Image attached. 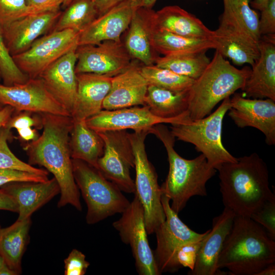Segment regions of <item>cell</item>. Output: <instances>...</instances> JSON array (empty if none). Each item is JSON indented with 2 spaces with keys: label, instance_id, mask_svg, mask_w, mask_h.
I'll list each match as a JSON object with an SVG mask.
<instances>
[{
  "label": "cell",
  "instance_id": "obj_37",
  "mask_svg": "<svg viewBox=\"0 0 275 275\" xmlns=\"http://www.w3.org/2000/svg\"><path fill=\"white\" fill-rule=\"evenodd\" d=\"M0 73L3 85L6 86L23 84L30 78L15 64L7 49L1 31Z\"/></svg>",
  "mask_w": 275,
  "mask_h": 275
},
{
  "label": "cell",
  "instance_id": "obj_32",
  "mask_svg": "<svg viewBox=\"0 0 275 275\" xmlns=\"http://www.w3.org/2000/svg\"><path fill=\"white\" fill-rule=\"evenodd\" d=\"M128 29L124 44L130 56L144 65L154 64L157 56L153 54L154 50L140 7L135 13Z\"/></svg>",
  "mask_w": 275,
  "mask_h": 275
},
{
  "label": "cell",
  "instance_id": "obj_13",
  "mask_svg": "<svg viewBox=\"0 0 275 275\" xmlns=\"http://www.w3.org/2000/svg\"><path fill=\"white\" fill-rule=\"evenodd\" d=\"M213 32L214 49L235 65L249 64L252 66L259 58V42L230 9L224 8L219 25Z\"/></svg>",
  "mask_w": 275,
  "mask_h": 275
},
{
  "label": "cell",
  "instance_id": "obj_9",
  "mask_svg": "<svg viewBox=\"0 0 275 275\" xmlns=\"http://www.w3.org/2000/svg\"><path fill=\"white\" fill-rule=\"evenodd\" d=\"M79 33L71 29L50 31L37 39L26 50L12 58L30 78H38L61 57L77 49Z\"/></svg>",
  "mask_w": 275,
  "mask_h": 275
},
{
  "label": "cell",
  "instance_id": "obj_10",
  "mask_svg": "<svg viewBox=\"0 0 275 275\" xmlns=\"http://www.w3.org/2000/svg\"><path fill=\"white\" fill-rule=\"evenodd\" d=\"M98 133L103 141L104 150L97 161V169L122 191L134 194V181L130 175L134 157L129 133L126 130Z\"/></svg>",
  "mask_w": 275,
  "mask_h": 275
},
{
  "label": "cell",
  "instance_id": "obj_43",
  "mask_svg": "<svg viewBox=\"0 0 275 275\" xmlns=\"http://www.w3.org/2000/svg\"><path fill=\"white\" fill-rule=\"evenodd\" d=\"M29 112H19L14 116L13 115L5 127L11 129H16L26 127H35L39 129L42 128V122L40 114H35Z\"/></svg>",
  "mask_w": 275,
  "mask_h": 275
},
{
  "label": "cell",
  "instance_id": "obj_36",
  "mask_svg": "<svg viewBox=\"0 0 275 275\" xmlns=\"http://www.w3.org/2000/svg\"><path fill=\"white\" fill-rule=\"evenodd\" d=\"M224 8L230 9L252 37L259 42L261 36L259 31V18L253 10L249 0H223Z\"/></svg>",
  "mask_w": 275,
  "mask_h": 275
},
{
  "label": "cell",
  "instance_id": "obj_49",
  "mask_svg": "<svg viewBox=\"0 0 275 275\" xmlns=\"http://www.w3.org/2000/svg\"><path fill=\"white\" fill-rule=\"evenodd\" d=\"M14 112L15 109L10 106L5 105L3 106L0 110V128L7 124Z\"/></svg>",
  "mask_w": 275,
  "mask_h": 275
},
{
  "label": "cell",
  "instance_id": "obj_14",
  "mask_svg": "<svg viewBox=\"0 0 275 275\" xmlns=\"http://www.w3.org/2000/svg\"><path fill=\"white\" fill-rule=\"evenodd\" d=\"M0 104L15 111L71 116L69 112L49 93L42 80L29 78L12 86L0 84Z\"/></svg>",
  "mask_w": 275,
  "mask_h": 275
},
{
  "label": "cell",
  "instance_id": "obj_40",
  "mask_svg": "<svg viewBox=\"0 0 275 275\" xmlns=\"http://www.w3.org/2000/svg\"><path fill=\"white\" fill-rule=\"evenodd\" d=\"M250 217L262 226L268 236L275 241V197L266 201Z\"/></svg>",
  "mask_w": 275,
  "mask_h": 275
},
{
  "label": "cell",
  "instance_id": "obj_6",
  "mask_svg": "<svg viewBox=\"0 0 275 275\" xmlns=\"http://www.w3.org/2000/svg\"><path fill=\"white\" fill-rule=\"evenodd\" d=\"M76 184L87 205L86 219L95 224L116 213H122L130 202L119 187L99 170L88 163L72 159Z\"/></svg>",
  "mask_w": 275,
  "mask_h": 275
},
{
  "label": "cell",
  "instance_id": "obj_19",
  "mask_svg": "<svg viewBox=\"0 0 275 275\" xmlns=\"http://www.w3.org/2000/svg\"><path fill=\"white\" fill-rule=\"evenodd\" d=\"M146 22L151 26L185 37L211 39L213 31L197 17L179 6H168L157 11L141 7Z\"/></svg>",
  "mask_w": 275,
  "mask_h": 275
},
{
  "label": "cell",
  "instance_id": "obj_30",
  "mask_svg": "<svg viewBox=\"0 0 275 275\" xmlns=\"http://www.w3.org/2000/svg\"><path fill=\"white\" fill-rule=\"evenodd\" d=\"M188 91H174L149 85L145 105L155 116L163 119L179 117L187 112Z\"/></svg>",
  "mask_w": 275,
  "mask_h": 275
},
{
  "label": "cell",
  "instance_id": "obj_48",
  "mask_svg": "<svg viewBox=\"0 0 275 275\" xmlns=\"http://www.w3.org/2000/svg\"><path fill=\"white\" fill-rule=\"evenodd\" d=\"M18 138L23 141L29 142L36 140L39 134L35 128L26 127L16 129Z\"/></svg>",
  "mask_w": 275,
  "mask_h": 275
},
{
  "label": "cell",
  "instance_id": "obj_35",
  "mask_svg": "<svg viewBox=\"0 0 275 275\" xmlns=\"http://www.w3.org/2000/svg\"><path fill=\"white\" fill-rule=\"evenodd\" d=\"M12 138L11 129L3 126L0 128V169H11L48 175L47 171L33 167L17 158L11 151L8 141Z\"/></svg>",
  "mask_w": 275,
  "mask_h": 275
},
{
  "label": "cell",
  "instance_id": "obj_5",
  "mask_svg": "<svg viewBox=\"0 0 275 275\" xmlns=\"http://www.w3.org/2000/svg\"><path fill=\"white\" fill-rule=\"evenodd\" d=\"M251 71L233 66L218 51L188 91L187 112L191 120L205 117L221 101L241 89Z\"/></svg>",
  "mask_w": 275,
  "mask_h": 275
},
{
  "label": "cell",
  "instance_id": "obj_38",
  "mask_svg": "<svg viewBox=\"0 0 275 275\" xmlns=\"http://www.w3.org/2000/svg\"><path fill=\"white\" fill-rule=\"evenodd\" d=\"M28 15L29 13L25 0H0V31Z\"/></svg>",
  "mask_w": 275,
  "mask_h": 275
},
{
  "label": "cell",
  "instance_id": "obj_8",
  "mask_svg": "<svg viewBox=\"0 0 275 275\" xmlns=\"http://www.w3.org/2000/svg\"><path fill=\"white\" fill-rule=\"evenodd\" d=\"M150 129L129 133L134 157L135 179L134 195L144 210L145 223L148 234L155 233L166 219L161 198L162 191L154 167L149 161L145 141Z\"/></svg>",
  "mask_w": 275,
  "mask_h": 275
},
{
  "label": "cell",
  "instance_id": "obj_53",
  "mask_svg": "<svg viewBox=\"0 0 275 275\" xmlns=\"http://www.w3.org/2000/svg\"><path fill=\"white\" fill-rule=\"evenodd\" d=\"M157 0H141V7L146 9H152Z\"/></svg>",
  "mask_w": 275,
  "mask_h": 275
},
{
  "label": "cell",
  "instance_id": "obj_50",
  "mask_svg": "<svg viewBox=\"0 0 275 275\" xmlns=\"http://www.w3.org/2000/svg\"><path fill=\"white\" fill-rule=\"evenodd\" d=\"M16 273L11 270L5 263L3 258L0 255V275H16Z\"/></svg>",
  "mask_w": 275,
  "mask_h": 275
},
{
  "label": "cell",
  "instance_id": "obj_18",
  "mask_svg": "<svg viewBox=\"0 0 275 275\" xmlns=\"http://www.w3.org/2000/svg\"><path fill=\"white\" fill-rule=\"evenodd\" d=\"M141 4V0H125L98 16L79 33L78 46L121 40Z\"/></svg>",
  "mask_w": 275,
  "mask_h": 275
},
{
  "label": "cell",
  "instance_id": "obj_16",
  "mask_svg": "<svg viewBox=\"0 0 275 275\" xmlns=\"http://www.w3.org/2000/svg\"><path fill=\"white\" fill-rule=\"evenodd\" d=\"M189 119L187 112L175 118H161L154 115L147 106L143 105L113 110L102 109L86 121L90 128L100 132L109 130L150 129L157 124H172L183 122Z\"/></svg>",
  "mask_w": 275,
  "mask_h": 275
},
{
  "label": "cell",
  "instance_id": "obj_47",
  "mask_svg": "<svg viewBox=\"0 0 275 275\" xmlns=\"http://www.w3.org/2000/svg\"><path fill=\"white\" fill-rule=\"evenodd\" d=\"M94 3L98 16L101 15L125 0H91Z\"/></svg>",
  "mask_w": 275,
  "mask_h": 275
},
{
  "label": "cell",
  "instance_id": "obj_3",
  "mask_svg": "<svg viewBox=\"0 0 275 275\" xmlns=\"http://www.w3.org/2000/svg\"><path fill=\"white\" fill-rule=\"evenodd\" d=\"M275 263V241L250 217L235 215L224 242L217 268L232 275H256Z\"/></svg>",
  "mask_w": 275,
  "mask_h": 275
},
{
  "label": "cell",
  "instance_id": "obj_46",
  "mask_svg": "<svg viewBox=\"0 0 275 275\" xmlns=\"http://www.w3.org/2000/svg\"><path fill=\"white\" fill-rule=\"evenodd\" d=\"M0 210L18 212V205L14 199L0 188Z\"/></svg>",
  "mask_w": 275,
  "mask_h": 275
},
{
  "label": "cell",
  "instance_id": "obj_24",
  "mask_svg": "<svg viewBox=\"0 0 275 275\" xmlns=\"http://www.w3.org/2000/svg\"><path fill=\"white\" fill-rule=\"evenodd\" d=\"M235 213L224 208L222 212L212 219V228L203 239L196 263L190 275H217L222 272L217 268L218 257L225 238L229 233Z\"/></svg>",
  "mask_w": 275,
  "mask_h": 275
},
{
  "label": "cell",
  "instance_id": "obj_7",
  "mask_svg": "<svg viewBox=\"0 0 275 275\" xmlns=\"http://www.w3.org/2000/svg\"><path fill=\"white\" fill-rule=\"evenodd\" d=\"M230 107L228 97L205 117L171 124L170 131L178 140L194 145L197 151L204 155L208 164L216 170L223 163L235 162L237 158L225 148L222 141L223 122Z\"/></svg>",
  "mask_w": 275,
  "mask_h": 275
},
{
  "label": "cell",
  "instance_id": "obj_39",
  "mask_svg": "<svg viewBox=\"0 0 275 275\" xmlns=\"http://www.w3.org/2000/svg\"><path fill=\"white\" fill-rule=\"evenodd\" d=\"M204 238L184 244L177 250L173 259L174 272L183 267L189 268L190 270L193 269Z\"/></svg>",
  "mask_w": 275,
  "mask_h": 275
},
{
  "label": "cell",
  "instance_id": "obj_28",
  "mask_svg": "<svg viewBox=\"0 0 275 275\" xmlns=\"http://www.w3.org/2000/svg\"><path fill=\"white\" fill-rule=\"evenodd\" d=\"M69 146L72 159L84 161L97 169V161L103 153L104 142L99 134L87 125L86 120H73Z\"/></svg>",
  "mask_w": 275,
  "mask_h": 275
},
{
  "label": "cell",
  "instance_id": "obj_4",
  "mask_svg": "<svg viewBox=\"0 0 275 275\" xmlns=\"http://www.w3.org/2000/svg\"><path fill=\"white\" fill-rule=\"evenodd\" d=\"M150 133L160 140L167 151L169 173L160 187L162 194L172 201L171 208L178 214L192 197L207 196L206 184L216 170L202 154L191 159L181 157L174 149L176 138L163 123L153 126Z\"/></svg>",
  "mask_w": 275,
  "mask_h": 275
},
{
  "label": "cell",
  "instance_id": "obj_56",
  "mask_svg": "<svg viewBox=\"0 0 275 275\" xmlns=\"http://www.w3.org/2000/svg\"><path fill=\"white\" fill-rule=\"evenodd\" d=\"M1 79H2V78H1V73H0V80Z\"/></svg>",
  "mask_w": 275,
  "mask_h": 275
},
{
  "label": "cell",
  "instance_id": "obj_23",
  "mask_svg": "<svg viewBox=\"0 0 275 275\" xmlns=\"http://www.w3.org/2000/svg\"><path fill=\"white\" fill-rule=\"evenodd\" d=\"M148 82L141 67L133 62L123 72L112 77L110 90L102 104V109L113 110L145 105Z\"/></svg>",
  "mask_w": 275,
  "mask_h": 275
},
{
  "label": "cell",
  "instance_id": "obj_11",
  "mask_svg": "<svg viewBox=\"0 0 275 275\" xmlns=\"http://www.w3.org/2000/svg\"><path fill=\"white\" fill-rule=\"evenodd\" d=\"M113 226L119 232L121 240L130 246L138 273L140 275L160 274L148 242L144 208L135 195L122 213V216L113 223Z\"/></svg>",
  "mask_w": 275,
  "mask_h": 275
},
{
  "label": "cell",
  "instance_id": "obj_17",
  "mask_svg": "<svg viewBox=\"0 0 275 275\" xmlns=\"http://www.w3.org/2000/svg\"><path fill=\"white\" fill-rule=\"evenodd\" d=\"M228 115L239 128L252 127L263 133L265 143L275 145V101L247 98L235 93L230 98Z\"/></svg>",
  "mask_w": 275,
  "mask_h": 275
},
{
  "label": "cell",
  "instance_id": "obj_1",
  "mask_svg": "<svg viewBox=\"0 0 275 275\" xmlns=\"http://www.w3.org/2000/svg\"><path fill=\"white\" fill-rule=\"evenodd\" d=\"M40 114L42 133L23 147L29 164L42 166L53 174L60 188L58 207L70 204L81 211L80 194L74 178L69 146L73 119L71 116Z\"/></svg>",
  "mask_w": 275,
  "mask_h": 275
},
{
  "label": "cell",
  "instance_id": "obj_26",
  "mask_svg": "<svg viewBox=\"0 0 275 275\" xmlns=\"http://www.w3.org/2000/svg\"><path fill=\"white\" fill-rule=\"evenodd\" d=\"M18 205V220L32 214L54 196L60 194L59 185L53 177L43 182H13L0 186Z\"/></svg>",
  "mask_w": 275,
  "mask_h": 275
},
{
  "label": "cell",
  "instance_id": "obj_12",
  "mask_svg": "<svg viewBox=\"0 0 275 275\" xmlns=\"http://www.w3.org/2000/svg\"><path fill=\"white\" fill-rule=\"evenodd\" d=\"M161 201L166 215L164 221L155 231L157 246L153 252L158 270L173 272V259L177 250L183 244L205 237L210 229L203 233H197L186 226L171 207L170 200L162 194Z\"/></svg>",
  "mask_w": 275,
  "mask_h": 275
},
{
  "label": "cell",
  "instance_id": "obj_2",
  "mask_svg": "<svg viewBox=\"0 0 275 275\" xmlns=\"http://www.w3.org/2000/svg\"><path fill=\"white\" fill-rule=\"evenodd\" d=\"M216 171L224 207L235 215L250 217L275 197L269 187L267 165L256 153L223 163Z\"/></svg>",
  "mask_w": 275,
  "mask_h": 275
},
{
  "label": "cell",
  "instance_id": "obj_21",
  "mask_svg": "<svg viewBox=\"0 0 275 275\" xmlns=\"http://www.w3.org/2000/svg\"><path fill=\"white\" fill-rule=\"evenodd\" d=\"M259 48L260 56L241 90L249 98L275 101V35L262 36Z\"/></svg>",
  "mask_w": 275,
  "mask_h": 275
},
{
  "label": "cell",
  "instance_id": "obj_25",
  "mask_svg": "<svg viewBox=\"0 0 275 275\" xmlns=\"http://www.w3.org/2000/svg\"><path fill=\"white\" fill-rule=\"evenodd\" d=\"M77 88L71 115L75 121L86 120L102 109L112 77L90 73L76 74Z\"/></svg>",
  "mask_w": 275,
  "mask_h": 275
},
{
  "label": "cell",
  "instance_id": "obj_57",
  "mask_svg": "<svg viewBox=\"0 0 275 275\" xmlns=\"http://www.w3.org/2000/svg\"><path fill=\"white\" fill-rule=\"evenodd\" d=\"M1 227H0V229H1Z\"/></svg>",
  "mask_w": 275,
  "mask_h": 275
},
{
  "label": "cell",
  "instance_id": "obj_29",
  "mask_svg": "<svg viewBox=\"0 0 275 275\" xmlns=\"http://www.w3.org/2000/svg\"><path fill=\"white\" fill-rule=\"evenodd\" d=\"M144 20L153 50L163 56L215 48L214 43L211 39L191 38L180 36L154 28L149 25L145 18Z\"/></svg>",
  "mask_w": 275,
  "mask_h": 275
},
{
  "label": "cell",
  "instance_id": "obj_45",
  "mask_svg": "<svg viewBox=\"0 0 275 275\" xmlns=\"http://www.w3.org/2000/svg\"><path fill=\"white\" fill-rule=\"evenodd\" d=\"M29 15L60 11L63 0H25Z\"/></svg>",
  "mask_w": 275,
  "mask_h": 275
},
{
  "label": "cell",
  "instance_id": "obj_22",
  "mask_svg": "<svg viewBox=\"0 0 275 275\" xmlns=\"http://www.w3.org/2000/svg\"><path fill=\"white\" fill-rule=\"evenodd\" d=\"M76 50L66 53L39 76L47 90L71 115L76 99L77 81L75 67Z\"/></svg>",
  "mask_w": 275,
  "mask_h": 275
},
{
  "label": "cell",
  "instance_id": "obj_20",
  "mask_svg": "<svg viewBox=\"0 0 275 275\" xmlns=\"http://www.w3.org/2000/svg\"><path fill=\"white\" fill-rule=\"evenodd\" d=\"M61 13L59 11L29 15L3 29L1 32L10 55L25 51L37 39L51 31Z\"/></svg>",
  "mask_w": 275,
  "mask_h": 275
},
{
  "label": "cell",
  "instance_id": "obj_31",
  "mask_svg": "<svg viewBox=\"0 0 275 275\" xmlns=\"http://www.w3.org/2000/svg\"><path fill=\"white\" fill-rule=\"evenodd\" d=\"M207 50H202L157 56L154 64L194 80L199 78L210 62Z\"/></svg>",
  "mask_w": 275,
  "mask_h": 275
},
{
  "label": "cell",
  "instance_id": "obj_55",
  "mask_svg": "<svg viewBox=\"0 0 275 275\" xmlns=\"http://www.w3.org/2000/svg\"><path fill=\"white\" fill-rule=\"evenodd\" d=\"M3 106L0 104V110L2 108Z\"/></svg>",
  "mask_w": 275,
  "mask_h": 275
},
{
  "label": "cell",
  "instance_id": "obj_52",
  "mask_svg": "<svg viewBox=\"0 0 275 275\" xmlns=\"http://www.w3.org/2000/svg\"><path fill=\"white\" fill-rule=\"evenodd\" d=\"M270 0H254L252 3V6L255 9L262 11L265 8Z\"/></svg>",
  "mask_w": 275,
  "mask_h": 275
},
{
  "label": "cell",
  "instance_id": "obj_54",
  "mask_svg": "<svg viewBox=\"0 0 275 275\" xmlns=\"http://www.w3.org/2000/svg\"><path fill=\"white\" fill-rule=\"evenodd\" d=\"M75 0H63L62 7L66 8L69 6L72 2Z\"/></svg>",
  "mask_w": 275,
  "mask_h": 275
},
{
  "label": "cell",
  "instance_id": "obj_15",
  "mask_svg": "<svg viewBox=\"0 0 275 275\" xmlns=\"http://www.w3.org/2000/svg\"><path fill=\"white\" fill-rule=\"evenodd\" d=\"M75 52L76 74L90 73L113 77L126 70L133 62L121 40L78 46Z\"/></svg>",
  "mask_w": 275,
  "mask_h": 275
},
{
  "label": "cell",
  "instance_id": "obj_27",
  "mask_svg": "<svg viewBox=\"0 0 275 275\" xmlns=\"http://www.w3.org/2000/svg\"><path fill=\"white\" fill-rule=\"evenodd\" d=\"M31 217L18 220L0 229V255L6 265L16 274L21 272V259L29 239Z\"/></svg>",
  "mask_w": 275,
  "mask_h": 275
},
{
  "label": "cell",
  "instance_id": "obj_42",
  "mask_svg": "<svg viewBox=\"0 0 275 275\" xmlns=\"http://www.w3.org/2000/svg\"><path fill=\"white\" fill-rule=\"evenodd\" d=\"M64 262L65 275H84L90 265L86 256L76 249H73Z\"/></svg>",
  "mask_w": 275,
  "mask_h": 275
},
{
  "label": "cell",
  "instance_id": "obj_41",
  "mask_svg": "<svg viewBox=\"0 0 275 275\" xmlns=\"http://www.w3.org/2000/svg\"><path fill=\"white\" fill-rule=\"evenodd\" d=\"M48 175L11 169H0V186L13 182H43Z\"/></svg>",
  "mask_w": 275,
  "mask_h": 275
},
{
  "label": "cell",
  "instance_id": "obj_51",
  "mask_svg": "<svg viewBox=\"0 0 275 275\" xmlns=\"http://www.w3.org/2000/svg\"><path fill=\"white\" fill-rule=\"evenodd\" d=\"M275 263H272L259 272L256 275H274Z\"/></svg>",
  "mask_w": 275,
  "mask_h": 275
},
{
  "label": "cell",
  "instance_id": "obj_33",
  "mask_svg": "<svg viewBox=\"0 0 275 275\" xmlns=\"http://www.w3.org/2000/svg\"><path fill=\"white\" fill-rule=\"evenodd\" d=\"M98 16L91 0H75L61 13L51 31L71 29L80 33Z\"/></svg>",
  "mask_w": 275,
  "mask_h": 275
},
{
  "label": "cell",
  "instance_id": "obj_34",
  "mask_svg": "<svg viewBox=\"0 0 275 275\" xmlns=\"http://www.w3.org/2000/svg\"><path fill=\"white\" fill-rule=\"evenodd\" d=\"M141 71L149 85L174 91L188 90L195 80L154 64L141 67Z\"/></svg>",
  "mask_w": 275,
  "mask_h": 275
},
{
  "label": "cell",
  "instance_id": "obj_44",
  "mask_svg": "<svg viewBox=\"0 0 275 275\" xmlns=\"http://www.w3.org/2000/svg\"><path fill=\"white\" fill-rule=\"evenodd\" d=\"M261 11L259 21V31L261 36L275 35V0H270Z\"/></svg>",
  "mask_w": 275,
  "mask_h": 275
}]
</instances>
